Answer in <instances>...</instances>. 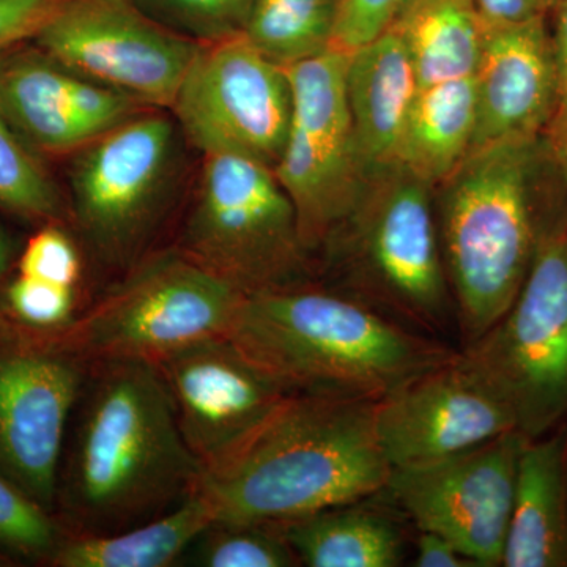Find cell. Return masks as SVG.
Returning <instances> with one entry per match:
<instances>
[{"instance_id": "5bb4252c", "label": "cell", "mask_w": 567, "mask_h": 567, "mask_svg": "<svg viewBox=\"0 0 567 567\" xmlns=\"http://www.w3.org/2000/svg\"><path fill=\"white\" fill-rule=\"evenodd\" d=\"M84 363L55 341H0V473L50 511Z\"/></svg>"}, {"instance_id": "30bf717a", "label": "cell", "mask_w": 567, "mask_h": 567, "mask_svg": "<svg viewBox=\"0 0 567 567\" xmlns=\"http://www.w3.org/2000/svg\"><path fill=\"white\" fill-rule=\"evenodd\" d=\"M173 110L204 155L235 153L275 169L289 134L292 87L286 69L240 33L200 44Z\"/></svg>"}, {"instance_id": "f35d334b", "label": "cell", "mask_w": 567, "mask_h": 567, "mask_svg": "<svg viewBox=\"0 0 567 567\" xmlns=\"http://www.w3.org/2000/svg\"><path fill=\"white\" fill-rule=\"evenodd\" d=\"M557 2H558V0H555V3H557Z\"/></svg>"}, {"instance_id": "277c9868", "label": "cell", "mask_w": 567, "mask_h": 567, "mask_svg": "<svg viewBox=\"0 0 567 567\" xmlns=\"http://www.w3.org/2000/svg\"><path fill=\"white\" fill-rule=\"evenodd\" d=\"M546 136L496 142L466 155L435 199L443 264L462 347L514 303L535 257L557 183Z\"/></svg>"}, {"instance_id": "2e32d148", "label": "cell", "mask_w": 567, "mask_h": 567, "mask_svg": "<svg viewBox=\"0 0 567 567\" xmlns=\"http://www.w3.org/2000/svg\"><path fill=\"white\" fill-rule=\"evenodd\" d=\"M374 421L391 468L440 461L517 431L507 406L461 360L458 350L377 399Z\"/></svg>"}, {"instance_id": "e0dca14e", "label": "cell", "mask_w": 567, "mask_h": 567, "mask_svg": "<svg viewBox=\"0 0 567 567\" xmlns=\"http://www.w3.org/2000/svg\"><path fill=\"white\" fill-rule=\"evenodd\" d=\"M140 102L40 50L0 58V111L35 153L81 151L136 115Z\"/></svg>"}, {"instance_id": "cb8c5ba5", "label": "cell", "mask_w": 567, "mask_h": 567, "mask_svg": "<svg viewBox=\"0 0 567 567\" xmlns=\"http://www.w3.org/2000/svg\"><path fill=\"white\" fill-rule=\"evenodd\" d=\"M391 29L404 41L420 85L475 73L484 31L473 0H405Z\"/></svg>"}, {"instance_id": "d6986e66", "label": "cell", "mask_w": 567, "mask_h": 567, "mask_svg": "<svg viewBox=\"0 0 567 567\" xmlns=\"http://www.w3.org/2000/svg\"><path fill=\"white\" fill-rule=\"evenodd\" d=\"M420 81L393 31L349 52L346 92L358 158L369 181L395 166L399 142Z\"/></svg>"}, {"instance_id": "9a60e30c", "label": "cell", "mask_w": 567, "mask_h": 567, "mask_svg": "<svg viewBox=\"0 0 567 567\" xmlns=\"http://www.w3.org/2000/svg\"><path fill=\"white\" fill-rule=\"evenodd\" d=\"M186 445L205 470L233 456L292 394L227 336L203 339L155 364Z\"/></svg>"}, {"instance_id": "83f0119b", "label": "cell", "mask_w": 567, "mask_h": 567, "mask_svg": "<svg viewBox=\"0 0 567 567\" xmlns=\"http://www.w3.org/2000/svg\"><path fill=\"white\" fill-rule=\"evenodd\" d=\"M133 2L164 28L205 44L240 35L254 0H133Z\"/></svg>"}, {"instance_id": "603a6c76", "label": "cell", "mask_w": 567, "mask_h": 567, "mask_svg": "<svg viewBox=\"0 0 567 567\" xmlns=\"http://www.w3.org/2000/svg\"><path fill=\"white\" fill-rule=\"evenodd\" d=\"M476 126L473 76L421 85L399 142L395 166L442 185L472 151Z\"/></svg>"}, {"instance_id": "8d00e7d4", "label": "cell", "mask_w": 567, "mask_h": 567, "mask_svg": "<svg viewBox=\"0 0 567 567\" xmlns=\"http://www.w3.org/2000/svg\"><path fill=\"white\" fill-rule=\"evenodd\" d=\"M548 151L567 189V107L555 114L546 133Z\"/></svg>"}, {"instance_id": "3957f363", "label": "cell", "mask_w": 567, "mask_h": 567, "mask_svg": "<svg viewBox=\"0 0 567 567\" xmlns=\"http://www.w3.org/2000/svg\"><path fill=\"white\" fill-rule=\"evenodd\" d=\"M226 336L289 393L372 401L457 352L352 295L306 282L245 295Z\"/></svg>"}, {"instance_id": "f1b7e54d", "label": "cell", "mask_w": 567, "mask_h": 567, "mask_svg": "<svg viewBox=\"0 0 567 567\" xmlns=\"http://www.w3.org/2000/svg\"><path fill=\"white\" fill-rule=\"evenodd\" d=\"M63 539L50 509L0 473V551L51 561Z\"/></svg>"}, {"instance_id": "4fadbf2b", "label": "cell", "mask_w": 567, "mask_h": 567, "mask_svg": "<svg viewBox=\"0 0 567 567\" xmlns=\"http://www.w3.org/2000/svg\"><path fill=\"white\" fill-rule=\"evenodd\" d=\"M173 152L174 126L162 114L133 115L81 148L71 174L74 213L104 259H125L151 229Z\"/></svg>"}, {"instance_id": "ac0fdd59", "label": "cell", "mask_w": 567, "mask_h": 567, "mask_svg": "<svg viewBox=\"0 0 567 567\" xmlns=\"http://www.w3.org/2000/svg\"><path fill=\"white\" fill-rule=\"evenodd\" d=\"M473 82L476 126L472 151L546 133L559 102L546 17L484 32Z\"/></svg>"}, {"instance_id": "e575fe53", "label": "cell", "mask_w": 567, "mask_h": 567, "mask_svg": "<svg viewBox=\"0 0 567 567\" xmlns=\"http://www.w3.org/2000/svg\"><path fill=\"white\" fill-rule=\"evenodd\" d=\"M415 566L477 567L451 540L432 532H417Z\"/></svg>"}, {"instance_id": "7402d4cb", "label": "cell", "mask_w": 567, "mask_h": 567, "mask_svg": "<svg viewBox=\"0 0 567 567\" xmlns=\"http://www.w3.org/2000/svg\"><path fill=\"white\" fill-rule=\"evenodd\" d=\"M215 522L212 503L196 488L178 505L133 527L65 537L50 563L58 567L173 566Z\"/></svg>"}, {"instance_id": "1f68e13d", "label": "cell", "mask_w": 567, "mask_h": 567, "mask_svg": "<svg viewBox=\"0 0 567 567\" xmlns=\"http://www.w3.org/2000/svg\"><path fill=\"white\" fill-rule=\"evenodd\" d=\"M405 0H341L333 50L352 52L393 24Z\"/></svg>"}, {"instance_id": "7a4b0ae2", "label": "cell", "mask_w": 567, "mask_h": 567, "mask_svg": "<svg viewBox=\"0 0 567 567\" xmlns=\"http://www.w3.org/2000/svg\"><path fill=\"white\" fill-rule=\"evenodd\" d=\"M81 399L63 487L82 535L151 520L196 491L204 466L183 439L155 364L99 363Z\"/></svg>"}, {"instance_id": "7c38bea8", "label": "cell", "mask_w": 567, "mask_h": 567, "mask_svg": "<svg viewBox=\"0 0 567 567\" xmlns=\"http://www.w3.org/2000/svg\"><path fill=\"white\" fill-rule=\"evenodd\" d=\"M33 41L66 69L159 107H173L200 48L133 0H63Z\"/></svg>"}, {"instance_id": "9c48e42d", "label": "cell", "mask_w": 567, "mask_h": 567, "mask_svg": "<svg viewBox=\"0 0 567 567\" xmlns=\"http://www.w3.org/2000/svg\"><path fill=\"white\" fill-rule=\"evenodd\" d=\"M347 59L349 52L330 50L286 69L292 118L275 174L292 199L309 252L333 240L371 182L354 145Z\"/></svg>"}, {"instance_id": "ffe728a7", "label": "cell", "mask_w": 567, "mask_h": 567, "mask_svg": "<svg viewBox=\"0 0 567 567\" xmlns=\"http://www.w3.org/2000/svg\"><path fill=\"white\" fill-rule=\"evenodd\" d=\"M506 567H567V421L522 451Z\"/></svg>"}, {"instance_id": "5b68a950", "label": "cell", "mask_w": 567, "mask_h": 567, "mask_svg": "<svg viewBox=\"0 0 567 567\" xmlns=\"http://www.w3.org/2000/svg\"><path fill=\"white\" fill-rule=\"evenodd\" d=\"M458 357L537 439L567 421V189L555 185L514 303Z\"/></svg>"}, {"instance_id": "8992f818", "label": "cell", "mask_w": 567, "mask_h": 567, "mask_svg": "<svg viewBox=\"0 0 567 567\" xmlns=\"http://www.w3.org/2000/svg\"><path fill=\"white\" fill-rule=\"evenodd\" d=\"M369 183L349 221L327 246L352 267L349 295L420 333L442 339L457 328L443 264L432 188L393 166Z\"/></svg>"}, {"instance_id": "4dcf8cb0", "label": "cell", "mask_w": 567, "mask_h": 567, "mask_svg": "<svg viewBox=\"0 0 567 567\" xmlns=\"http://www.w3.org/2000/svg\"><path fill=\"white\" fill-rule=\"evenodd\" d=\"M18 268L20 275L76 287L81 275L80 252L61 227L47 226L29 240Z\"/></svg>"}, {"instance_id": "52a82bcc", "label": "cell", "mask_w": 567, "mask_h": 567, "mask_svg": "<svg viewBox=\"0 0 567 567\" xmlns=\"http://www.w3.org/2000/svg\"><path fill=\"white\" fill-rule=\"evenodd\" d=\"M204 156L183 254L245 295L305 282L309 251L274 167L235 153Z\"/></svg>"}, {"instance_id": "74e56055", "label": "cell", "mask_w": 567, "mask_h": 567, "mask_svg": "<svg viewBox=\"0 0 567 567\" xmlns=\"http://www.w3.org/2000/svg\"><path fill=\"white\" fill-rule=\"evenodd\" d=\"M11 257H13V248H11L9 235L0 226V286H2L3 279L9 274Z\"/></svg>"}, {"instance_id": "4316f807", "label": "cell", "mask_w": 567, "mask_h": 567, "mask_svg": "<svg viewBox=\"0 0 567 567\" xmlns=\"http://www.w3.org/2000/svg\"><path fill=\"white\" fill-rule=\"evenodd\" d=\"M188 554L192 565L203 567L301 566L279 528L267 524L215 522L193 544Z\"/></svg>"}, {"instance_id": "d590c367", "label": "cell", "mask_w": 567, "mask_h": 567, "mask_svg": "<svg viewBox=\"0 0 567 567\" xmlns=\"http://www.w3.org/2000/svg\"><path fill=\"white\" fill-rule=\"evenodd\" d=\"M554 9L555 24L550 37L551 47H554L555 63H557L558 111H561L567 107V0H558Z\"/></svg>"}, {"instance_id": "44dd1931", "label": "cell", "mask_w": 567, "mask_h": 567, "mask_svg": "<svg viewBox=\"0 0 567 567\" xmlns=\"http://www.w3.org/2000/svg\"><path fill=\"white\" fill-rule=\"evenodd\" d=\"M368 499L276 524L301 565L395 567L405 558L401 524Z\"/></svg>"}, {"instance_id": "6da1fadb", "label": "cell", "mask_w": 567, "mask_h": 567, "mask_svg": "<svg viewBox=\"0 0 567 567\" xmlns=\"http://www.w3.org/2000/svg\"><path fill=\"white\" fill-rule=\"evenodd\" d=\"M375 401L292 393L197 491L216 522L276 525L382 494L391 466L375 434Z\"/></svg>"}, {"instance_id": "d6a6232c", "label": "cell", "mask_w": 567, "mask_h": 567, "mask_svg": "<svg viewBox=\"0 0 567 567\" xmlns=\"http://www.w3.org/2000/svg\"><path fill=\"white\" fill-rule=\"evenodd\" d=\"M63 0H0V58L35 40Z\"/></svg>"}, {"instance_id": "f546056e", "label": "cell", "mask_w": 567, "mask_h": 567, "mask_svg": "<svg viewBox=\"0 0 567 567\" xmlns=\"http://www.w3.org/2000/svg\"><path fill=\"white\" fill-rule=\"evenodd\" d=\"M6 305L10 316L22 327L59 334L76 320V287L18 274L7 286Z\"/></svg>"}, {"instance_id": "8fae6325", "label": "cell", "mask_w": 567, "mask_h": 567, "mask_svg": "<svg viewBox=\"0 0 567 567\" xmlns=\"http://www.w3.org/2000/svg\"><path fill=\"white\" fill-rule=\"evenodd\" d=\"M518 431L427 464L391 468L385 494L417 532L446 537L477 567L503 566L518 462Z\"/></svg>"}, {"instance_id": "ba28073f", "label": "cell", "mask_w": 567, "mask_h": 567, "mask_svg": "<svg viewBox=\"0 0 567 567\" xmlns=\"http://www.w3.org/2000/svg\"><path fill=\"white\" fill-rule=\"evenodd\" d=\"M244 297L186 254H162L55 342L84 361L156 364L183 347L226 336Z\"/></svg>"}, {"instance_id": "484cf974", "label": "cell", "mask_w": 567, "mask_h": 567, "mask_svg": "<svg viewBox=\"0 0 567 567\" xmlns=\"http://www.w3.org/2000/svg\"><path fill=\"white\" fill-rule=\"evenodd\" d=\"M0 207L33 221L61 215V197L37 153L0 111Z\"/></svg>"}, {"instance_id": "d4e9b609", "label": "cell", "mask_w": 567, "mask_h": 567, "mask_svg": "<svg viewBox=\"0 0 567 567\" xmlns=\"http://www.w3.org/2000/svg\"><path fill=\"white\" fill-rule=\"evenodd\" d=\"M339 9L341 0H254L241 35L289 69L333 50Z\"/></svg>"}, {"instance_id": "836d02e7", "label": "cell", "mask_w": 567, "mask_h": 567, "mask_svg": "<svg viewBox=\"0 0 567 567\" xmlns=\"http://www.w3.org/2000/svg\"><path fill=\"white\" fill-rule=\"evenodd\" d=\"M483 31L524 24L536 18H544L554 9L555 0H473Z\"/></svg>"}]
</instances>
